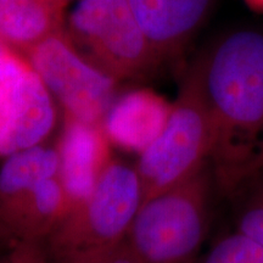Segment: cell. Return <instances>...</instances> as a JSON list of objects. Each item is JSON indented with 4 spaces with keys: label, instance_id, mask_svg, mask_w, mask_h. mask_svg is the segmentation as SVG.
<instances>
[{
    "label": "cell",
    "instance_id": "cell-6",
    "mask_svg": "<svg viewBox=\"0 0 263 263\" xmlns=\"http://www.w3.org/2000/svg\"><path fill=\"white\" fill-rule=\"evenodd\" d=\"M66 116L101 126L120 84L85 59L66 35L45 39L25 54Z\"/></svg>",
    "mask_w": 263,
    "mask_h": 263
},
{
    "label": "cell",
    "instance_id": "cell-8",
    "mask_svg": "<svg viewBox=\"0 0 263 263\" xmlns=\"http://www.w3.org/2000/svg\"><path fill=\"white\" fill-rule=\"evenodd\" d=\"M110 145L103 127L83 123L65 115L57 146L58 177L67 195L70 211L90 195L112 162Z\"/></svg>",
    "mask_w": 263,
    "mask_h": 263
},
{
    "label": "cell",
    "instance_id": "cell-20",
    "mask_svg": "<svg viewBox=\"0 0 263 263\" xmlns=\"http://www.w3.org/2000/svg\"><path fill=\"white\" fill-rule=\"evenodd\" d=\"M256 178H262L263 179V164H262L261 170H259V173L257 174V177H256Z\"/></svg>",
    "mask_w": 263,
    "mask_h": 263
},
{
    "label": "cell",
    "instance_id": "cell-2",
    "mask_svg": "<svg viewBox=\"0 0 263 263\" xmlns=\"http://www.w3.org/2000/svg\"><path fill=\"white\" fill-rule=\"evenodd\" d=\"M211 163L190 178L141 202L128 234V249L139 263H195L209 232Z\"/></svg>",
    "mask_w": 263,
    "mask_h": 263
},
{
    "label": "cell",
    "instance_id": "cell-16",
    "mask_svg": "<svg viewBox=\"0 0 263 263\" xmlns=\"http://www.w3.org/2000/svg\"><path fill=\"white\" fill-rule=\"evenodd\" d=\"M64 263H139V261L123 241L110 249L94 250L76 255Z\"/></svg>",
    "mask_w": 263,
    "mask_h": 263
},
{
    "label": "cell",
    "instance_id": "cell-15",
    "mask_svg": "<svg viewBox=\"0 0 263 263\" xmlns=\"http://www.w3.org/2000/svg\"><path fill=\"white\" fill-rule=\"evenodd\" d=\"M195 263H263V248L235 230L217 240Z\"/></svg>",
    "mask_w": 263,
    "mask_h": 263
},
{
    "label": "cell",
    "instance_id": "cell-18",
    "mask_svg": "<svg viewBox=\"0 0 263 263\" xmlns=\"http://www.w3.org/2000/svg\"><path fill=\"white\" fill-rule=\"evenodd\" d=\"M16 242H17V240H16L15 236L12 235V233L10 232L8 227H6L4 223L2 222V219H0V246H14Z\"/></svg>",
    "mask_w": 263,
    "mask_h": 263
},
{
    "label": "cell",
    "instance_id": "cell-1",
    "mask_svg": "<svg viewBox=\"0 0 263 263\" xmlns=\"http://www.w3.org/2000/svg\"><path fill=\"white\" fill-rule=\"evenodd\" d=\"M197 60L213 130L210 163L219 188L235 195L263 164V33H229Z\"/></svg>",
    "mask_w": 263,
    "mask_h": 263
},
{
    "label": "cell",
    "instance_id": "cell-3",
    "mask_svg": "<svg viewBox=\"0 0 263 263\" xmlns=\"http://www.w3.org/2000/svg\"><path fill=\"white\" fill-rule=\"evenodd\" d=\"M213 130L199 60L186 71L163 130L136 164L141 202L190 178L211 160Z\"/></svg>",
    "mask_w": 263,
    "mask_h": 263
},
{
    "label": "cell",
    "instance_id": "cell-12",
    "mask_svg": "<svg viewBox=\"0 0 263 263\" xmlns=\"http://www.w3.org/2000/svg\"><path fill=\"white\" fill-rule=\"evenodd\" d=\"M68 0H0V39L26 54L66 31Z\"/></svg>",
    "mask_w": 263,
    "mask_h": 263
},
{
    "label": "cell",
    "instance_id": "cell-17",
    "mask_svg": "<svg viewBox=\"0 0 263 263\" xmlns=\"http://www.w3.org/2000/svg\"><path fill=\"white\" fill-rule=\"evenodd\" d=\"M48 252L44 242L17 241L11 254L0 263H47Z\"/></svg>",
    "mask_w": 263,
    "mask_h": 263
},
{
    "label": "cell",
    "instance_id": "cell-11",
    "mask_svg": "<svg viewBox=\"0 0 263 263\" xmlns=\"http://www.w3.org/2000/svg\"><path fill=\"white\" fill-rule=\"evenodd\" d=\"M68 211L64 186L54 177L0 207V219L17 241L45 244Z\"/></svg>",
    "mask_w": 263,
    "mask_h": 263
},
{
    "label": "cell",
    "instance_id": "cell-13",
    "mask_svg": "<svg viewBox=\"0 0 263 263\" xmlns=\"http://www.w3.org/2000/svg\"><path fill=\"white\" fill-rule=\"evenodd\" d=\"M58 174L57 147L41 144L10 155L0 167V207Z\"/></svg>",
    "mask_w": 263,
    "mask_h": 263
},
{
    "label": "cell",
    "instance_id": "cell-19",
    "mask_svg": "<svg viewBox=\"0 0 263 263\" xmlns=\"http://www.w3.org/2000/svg\"><path fill=\"white\" fill-rule=\"evenodd\" d=\"M245 5L252 10V11L258 12L263 15V0H242Z\"/></svg>",
    "mask_w": 263,
    "mask_h": 263
},
{
    "label": "cell",
    "instance_id": "cell-10",
    "mask_svg": "<svg viewBox=\"0 0 263 263\" xmlns=\"http://www.w3.org/2000/svg\"><path fill=\"white\" fill-rule=\"evenodd\" d=\"M172 106L173 103L146 88L127 91L115 99L103 129L111 144L140 155L163 130Z\"/></svg>",
    "mask_w": 263,
    "mask_h": 263
},
{
    "label": "cell",
    "instance_id": "cell-5",
    "mask_svg": "<svg viewBox=\"0 0 263 263\" xmlns=\"http://www.w3.org/2000/svg\"><path fill=\"white\" fill-rule=\"evenodd\" d=\"M140 205L136 168L112 160L90 195L66 215L45 241L48 256L64 263L76 255L117 246L126 240Z\"/></svg>",
    "mask_w": 263,
    "mask_h": 263
},
{
    "label": "cell",
    "instance_id": "cell-7",
    "mask_svg": "<svg viewBox=\"0 0 263 263\" xmlns=\"http://www.w3.org/2000/svg\"><path fill=\"white\" fill-rule=\"evenodd\" d=\"M55 117L52 97L27 58L0 39V157L41 145Z\"/></svg>",
    "mask_w": 263,
    "mask_h": 263
},
{
    "label": "cell",
    "instance_id": "cell-14",
    "mask_svg": "<svg viewBox=\"0 0 263 263\" xmlns=\"http://www.w3.org/2000/svg\"><path fill=\"white\" fill-rule=\"evenodd\" d=\"M235 196H239L235 230L263 248V179H252Z\"/></svg>",
    "mask_w": 263,
    "mask_h": 263
},
{
    "label": "cell",
    "instance_id": "cell-9",
    "mask_svg": "<svg viewBox=\"0 0 263 263\" xmlns=\"http://www.w3.org/2000/svg\"><path fill=\"white\" fill-rule=\"evenodd\" d=\"M163 64L179 59L211 14L215 0H128Z\"/></svg>",
    "mask_w": 263,
    "mask_h": 263
},
{
    "label": "cell",
    "instance_id": "cell-4",
    "mask_svg": "<svg viewBox=\"0 0 263 263\" xmlns=\"http://www.w3.org/2000/svg\"><path fill=\"white\" fill-rule=\"evenodd\" d=\"M66 35L91 65L118 83L146 80L164 65L128 0H81L68 16Z\"/></svg>",
    "mask_w": 263,
    "mask_h": 263
}]
</instances>
